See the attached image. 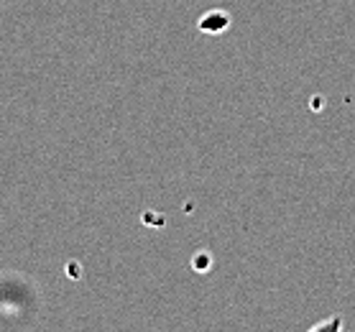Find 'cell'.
Returning <instances> with one entry per match:
<instances>
[{
    "label": "cell",
    "instance_id": "cell-1",
    "mask_svg": "<svg viewBox=\"0 0 355 332\" xmlns=\"http://www.w3.org/2000/svg\"><path fill=\"white\" fill-rule=\"evenodd\" d=\"M322 327H340V317L338 320H324V322L315 324V330H322Z\"/></svg>",
    "mask_w": 355,
    "mask_h": 332
}]
</instances>
